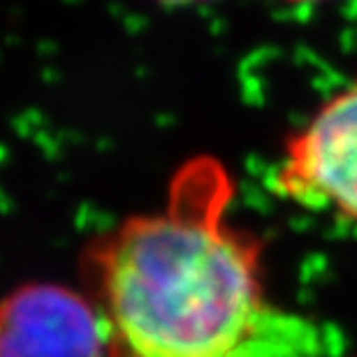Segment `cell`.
<instances>
[{"mask_svg":"<svg viewBox=\"0 0 357 357\" xmlns=\"http://www.w3.org/2000/svg\"><path fill=\"white\" fill-rule=\"evenodd\" d=\"M155 3H160V5H176V7H181V5H195V3H206V0H155Z\"/></svg>","mask_w":357,"mask_h":357,"instance_id":"277c9868","label":"cell"},{"mask_svg":"<svg viewBox=\"0 0 357 357\" xmlns=\"http://www.w3.org/2000/svg\"><path fill=\"white\" fill-rule=\"evenodd\" d=\"M271 190L299 209L357 225V75L288 135Z\"/></svg>","mask_w":357,"mask_h":357,"instance_id":"7a4b0ae2","label":"cell"},{"mask_svg":"<svg viewBox=\"0 0 357 357\" xmlns=\"http://www.w3.org/2000/svg\"><path fill=\"white\" fill-rule=\"evenodd\" d=\"M232 202L225 162L195 155L160 209L91 248L109 357H304L306 325L269 299L262 244L232 220Z\"/></svg>","mask_w":357,"mask_h":357,"instance_id":"6da1fadb","label":"cell"},{"mask_svg":"<svg viewBox=\"0 0 357 357\" xmlns=\"http://www.w3.org/2000/svg\"><path fill=\"white\" fill-rule=\"evenodd\" d=\"M109 330L96 302L56 283H33L0 302V357H105Z\"/></svg>","mask_w":357,"mask_h":357,"instance_id":"3957f363","label":"cell"},{"mask_svg":"<svg viewBox=\"0 0 357 357\" xmlns=\"http://www.w3.org/2000/svg\"><path fill=\"white\" fill-rule=\"evenodd\" d=\"M281 3H288V5H309V3H320V0H281Z\"/></svg>","mask_w":357,"mask_h":357,"instance_id":"5b68a950","label":"cell"}]
</instances>
